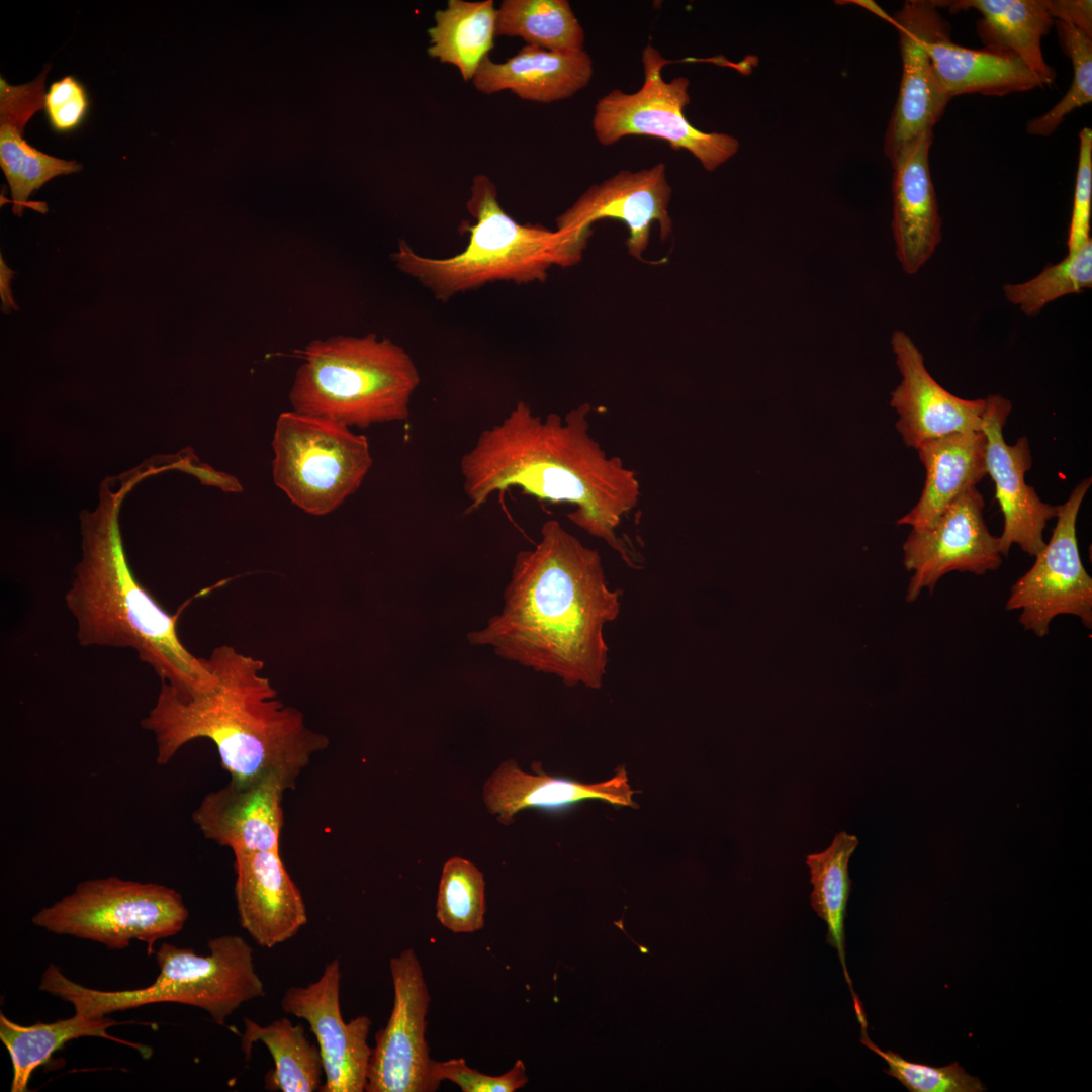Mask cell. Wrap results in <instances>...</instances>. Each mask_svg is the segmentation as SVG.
I'll use <instances>...</instances> for the list:
<instances>
[{"label": "cell", "mask_w": 1092, "mask_h": 1092, "mask_svg": "<svg viewBox=\"0 0 1092 1092\" xmlns=\"http://www.w3.org/2000/svg\"><path fill=\"white\" fill-rule=\"evenodd\" d=\"M171 469L189 473L198 478L202 484L218 487L225 492H241L243 490L241 483L235 476L217 471L208 464L201 463L191 449L181 451L174 456Z\"/></svg>", "instance_id": "40"}, {"label": "cell", "mask_w": 1092, "mask_h": 1092, "mask_svg": "<svg viewBox=\"0 0 1092 1092\" xmlns=\"http://www.w3.org/2000/svg\"><path fill=\"white\" fill-rule=\"evenodd\" d=\"M1091 483V477L1083 479L1060 505L1050 541L1011 586L1006 609L1020 610L1019 623L1037 637L1048 635L1059 615H1074L1092 627V578L1083 566L1076 536L1078 513Z\"/></svg>", "instance_id": "11"}, {"label": "cell", "mask_w": 1092, "mask_h": 1092, "mask_svg": "<svg viewBox=\"0 0 1092 1092\" xmlns=\"http://www.w3.org/2000/svg\"><path fill=\"white\" fill-rule=\"evenodd\" d=\"M671 193L663 163L639 171L622 170L583 192L556 218L557 230L592 234V224L597 220H621L629 231L626 241L629 254L641 259L653 222L659 225L661 240L672 233L668 212Z\"/></svg>", "instance_id": "16"}, {"label": "cell", "mask_w": 1092, "mask_h": 1092, "mask_svg": "<svg viewBox=\"0 0 1092 1092\" xmlns=\"http://www.w3.org/2000/svg\"><path fill=\"white\" fill-rule=\"evenodd\" d=\"M495 22L492 0H449L446 9L435 13V25L428 29V54L455 66L464 80H472L493 48Z\"/></svg>", "instance_id": "30"}, {"label": "cell", "mask_w": 1092, "mask_h": 1092, "mask_svg": "<svg viewBox=\"0 0 1092 1092\" xmlns=\"http://www.w3.org/2000/svg\"><path fill=\"white\" fill-rule=\"evenodd\" d=\"M188 915L176 890L111 876L81 882L31 921L50 932L95 941L111 950L140 940L151 954L157 940L183 929Z\"/></svg>", "instance_id": "8"}, {"label": "cell", "mask_w": 1092, "mask_h": 1092, "mask_svg": "<svg viewBox=\"0 0 1092 1092\" xmlns=\"http://www.w3.org/2000/svg\"><path fill=\"white\" fill-rule=\"evenodd\" d=\"M340 982V962L334 959L315 982L288 988L281 1007L285 1013L304 1019L316 1037L325 1072L320 1091L363 1092L372 1052L367 1043L372 1022L366 1015L343 1020Z\"/></svg>", "instance_id": "14"}, {"label": "cell", "mask_w": 1092, "mask_h": 1092, "mask_svg": "<svg viewBox=\"0 0 1092 1092\" xmlns=\"http://www.w3.org/2000/svg\"><path fill=\"white\" fill-rule=\"evenodd\" d=\"M241 1049L246 1059L252 1054L256 1042H262L270 1052L274 1069L265 1077V1088L282 1092L320 1091L324 1064L318 1046L307 1039L303 1027L282 1017L267 1025L244 1019Z\"/></svg>", "instance_id": "29"}, {"label": "cell", "mask_w": 1092, "mask_h": 1092, "mask_svg": "<svg viewBox=\"0 0 1092 1092\" xmlns=\"http://www.w3.org/2000/svg\"><path fill=\"white\" fill-rule=\"evenodd\" d=\"M207 663L215 676L211 690L182 697L162 682L155 705L141 720L155 737L156 762L165 765L188 742L206 738L215 744L232 781L275 777L286 790L295 788L329 738L277 698L261 673L262 660L222 645L212 650Z\"/></svg>", "instance_id": "3"}, {"label": "cell", "mask_w": 1092, "mask_h": 1092, "mask_svg": "<svg viewBox=\"0 0 1092 1092\" xmlns=\"http://www.w3.org/2000/svg\"><path fill=\"white\" fill-rule=\"evenodd\" d=\"M436 915L454 933H472L484 926L485 882L469 860L452 857L443 867Z\"/></svg>", "instance_id": "34"}, {"label": "cell", "mask_w": 1092, "mask_h": 1092, "mask_svg": "<svg viewBox=\"0 0 1092 1092\" xmlns=\"http://www.w3.org/2000/svg\"><path fill=\"white\" fill-rule=\"evenodd\" d=\"M925 50L951 99L962 94L1001 96L1041 87L1034 74L1017 57L954 43L948 23L932 0L926 20Z\"/></svg>", "instance_id": "23"}, {"label": "cell", "mask_w": 1092, "mask_h": 1092, "mask_svg": "<svg viewBox=\"0 0 1092 1092\" xmlns=\"http://www.w3.org/2000/svg\"><path fill=\"white\" fill-rule=\"evenodd\" d=\"M50 65L31 82L10 85L0 78V166L10 187L13 212L21 216L30 195L51 179L79 172L74 160L50 156L24 139L29 119L43 109L44 84Z\"/></svg>", "instance_id": "22"}, {"label": "cell", "mask_w": 1092, "mask_h": 1092, "mask_svg": "<svg viewBox=\"0 0 1092 1092\" xmlns=\"http://www.w3.org/2000/svg\"><path fill=\"white\" fill-rule=\"evenodd\" d=\"M394 999L386 1026L375 1034L367 1072V1092H434L433 1060L426 1040L430 994L413 949L389 962Z\"/></svg>", "instance_id": "12"}, {"label": "cell", "mask_w": 1092, "mask_h": 1092, "mask_svg": "<svg viewBox=\"0 0 1092 1092\" xmlns=\"http://www.w3.org/2000/svg\"><path fill=\"white\" fill-rule=\"evenodd\" d=\"M146 475L133 473L117 492L103 483L99 507L83 512L82 559L65 601L80 645L131 648L162 682L189 697L211 690L215 676L207 659L197 658L180 641L178 616L166 612L136 580L122 544L121 500Z\"/></svg>", "instance_id": "4"}, {"label": "cell", "mask_w": 1092, "mask_h": 1092, "mask_svg": "<svg viewBox=\"0 0 1092 1092\" xmlns=\"http://www.w3.org/2000/svg\"><path fill=\"white\" fill-rule=\"evenodd\" d=\"M289 392L293 411L347 427L404 421L421 377L388 338L333 336L310 342Z\"/></svg>", "instance_id": "6"}, {"label": "cell", "mask_w": 1092, "mask_h": 1092, "mask_svg": "<svg viewBox=\"0 0 1092 1092\" xmlns=\"http://www.w3.org/2000/svg\"><path fill=\"white\" fill-rule=\"evenodd\" d=\"M272 448L276 486L314 516L333 512L355 493L373 464L364 435L295 411L279 415Z\"/></svg>", "instance_id": "9"}, {"label": "cell", "mask_w": 1092, "mask_h": 1092, "mask_svg": "<svg viewBox=\"0 0 1092 1092\" xmlns=\"http://www.w3.org/2000/svg\"><path fill=\"white\" fill-rule=\"evenodd\" d=\"M234 855L235 898L241 927L266 948L296 935L307 922L306 907L279 850Z\"/></svg>", "instance_id": "20"}, {"label": "cell", "mask_w": 1092, "mask_h": 1092, "mask_svg": "<svg viewBox=\"0 0 1092 1092\" xmlns=\"http://www.w3.org/2000/svg\"><path fill=\"white\" fill-rule=\"evenodd\" d=\"M432 1075L439 1083L449 1080L457 1084L463 1092H514L528 1082L522 1060H517L513 1068L500 1076L471 1069L462 1058L445 1062L433 1060Z\"/></svg>", "instance_id": "38"}, {"label": "cell", "mask_w": 1092, "mask_h": 1092, "mask_svg": "<svg viewBox=\"0 0 1092 1092\" xmlns=\"http://www.w3.org/2000/svg\"><path fill=\"white\" fill-rule=\"evenodd\" d=\"M1092 287V240L1068 253L1059 263L1046 266L1035 277L1003 286L1006 299L1029 316H1036L1050 302Z\"/></svg>", "instance_id": "33"}, {"label": "cell", "mask_w": 1092, "mask_h": 1092, "mask_svg": "<svg viewBox=\"0 0 1092 1092\" xmlns=\"http://www.w3.org/2000/svg\"><path fill=\"white\" fill-rule=\"evenodd\" d=\"M868 1026H860V1041L868 1049L884 1059L889 1068L884 1072L897 1079L910 1092H983L985 1085L978 1077L967 1073L953 1062L942 1067H931L914 1063L899 1054L883 1051L869 1037Z\"/></svg>", "instance_id": "36"}, {"label": "cell", "mask_w": 1092, "mask_h": 1092, "mask_svg": "<svg viewBox=\"0 0 1092 1092\" xmlns=\"http://www.w3.org/2000/svg\"><path fill=\"white\" fill-rule=\"evenodd\" d=\"M1079 159L1074 201L1069 226L1068 253L1078 251L1090 237L1092 205V130L1084 127L1079 133Z\"/></svg>", "instance_id": "39"}, {"label": "cell", "mask_w": 1092, "mask_h": 1092, "mask_svg": "<svg viewBox=\"0 0 1092 1092\" xmlns=\"http://www.w3.org/2000/svg\"><path fill=\"white\" fill-rule=\"evenodd\" d=\"M644 82L633 93L613 89L595 105L592 126L598 142L611 146L627 135L663 140L673 150L690 152L709 172L732 158L739 149L734 136L705 132L689 122L690 81L678 76L665 81L661 70L666 60L650 43L642 51Z\"/></svg>", "instance_id": "10"}, {"label": "cell", "mask_w": 1092, "mask_h": 1092, "mask_svg": "<svg viewBox=\"0 0 1092 1092\" xmlns=\"http://www.w3.org/2000/svg\"><path fill=\"white\" fill-rule=\"evenodd\" d=\"M951 13L976 10L977 32L985 48L1020 59L1041 87L1052 86L1056 71L1045 62L1041 39L1055 24L1049 0H932Z\"/></svg>", "instance_id": "27"}, {"label": "cell", "mask_w": 1092, "mask_h": 1092, "mask_svg": "<svg viewBox=\"0 0 1092 1092\" xmlns=\"http://www.w3.org/2000/svg\"><path fill=\"white\" fill-rule=\"evenodd\" d=\"M933 131L923 134L891 165L892 233L896 257L908 275L916 274L939 245L942 221L931 179Z\"/></svg>", "instance_id": "21"}, {"label": "cell", "mask_w": 1092, "mask_h": 1092, "mask_svg": "<svg viewBox=\"0 0 1092 1092\" xmlns=\"http://www.w3.org/2000/svg\"><path fill=\"white\" fill-rule=\"evenodd\" d=\"M930 0H909L892 19L899 33L902 78L884 140L890 163L923 134L932 132L950 101L925 50Z\"/></svg>", "instance_id": "17"}, {"label": "cell", "mask_w": 1092, "mask_h": 1092, "mask_svg": "<svg viewBox=\"0 0 1092 1092\" xmlns=\"http://www.w3.org/2000/svg\"><path fill=\"white\" fill-rule=\"evenodd\" d=\"M90 100L85 86L67 75L52 83L44 94L43 110L53 131L69 133L85 121Z\"/></svg>", "instance_id": "37"}, {"label": "cell", "mask_w": 1092, "mask_h": 1092, "mask_svg": "<svg viewBox=\"0 0 1092 1092\" xmlns=\"http://www.w3.org/2000/svg\"><path fill=\"white\" fill-rule=\"evenodd\" d=\"M466 206L475 221L466 228L469 241L459 254L424 257L400 240L392 255L399 270L442 301L489 282L544 281L552 266L580 262L592 236L516 221L498 203L493 182L482 174L474 177Z\"/></svg>", "instance_id": "5"}, {"label": "cell", "mask_w": 1092, "mask_h": 1092, "mask_svg": "<svg viewBox=\"0 0 1092 1092\" xmlns=\"http://www.w3.org/2000/svg\"><path fill=\"white\" fill-rule=\"evenodd\" d=\"M982 431L986 435V466L995 483V497L1004 518L1000 553L1008 556L1013 544L1029 555H1037L1045 546L1043 530L1048 521L1057 518L1060 505L1044 503L1025 482L1032 456L1027 437L1015 444L1005 442L1003 428L1011 412L1009 399L1000 394L986 398Z\"/></svg>", "instance_id": "15"}, {"label": "cell", "mask_w": 1092, "mask_h": 1092, "mask_svg": "<svg viewBox=\"0 0 1092 1092\" xmlns=\"http://www.w3.org/2000/svg\"><path fill=\"white\" fill-rule=\"evenodd\" d=\"M0 272L2 310L4 312H9L17 308L10 289V283L14 272L7 267L2 257L0 258Z\"/></svg>", "instance_id": "42"}, {"label": "cell", "mask_w": 1092, "mask_h": 1092, "mask_svg": "<svg viewBox=\"0 0 1092 1092\" xmlns=\"http://www.w3.org/2000/svg\"><path fill=\"white\" fill-rule=\"evenodd\" d=\"M1060 46L1073 65V79L1065 96L1049 111L1030 119L1026 130L1029 134H1052L1072 111L1092 101V36L1074 25L1055 21Z\"/></svg>", "instance_id": "35"}, {"label": "cell", "mask_w": 1092, "mask_h": 1092, "mask_svg": "<svg viewBox=\"0 0 1092 1092\" xmlns=\"http://www.w3.org/2000/svg\"><path fill=\"white\" fill-rule=\"evenodd\" d=\"M593 73L592 57L584 50L554 52L526 44L503 63L485 57L472 80L484 94L510 90L523 100L550 103L586 87Z\"/></svg>", "instance_id": "24"}, {"label": "cell", "mask_w": 1092, "mask_h": 1092, "mask_svg": "<svg viewBox=\"0 0 1092 1092\" xmlns=\"http://www.w3.org/2000/svg\"><path fill=\"white\" fill-rule=\"evenodd\" d=\"M495 36L521 37L554 52L584 50L585 33L566 0H504L496 10Z\"/></svg>", "instance_id": "32"}, {"label": "cell", "mask_w": 1092, "mask_h": 1092, "mask_svg": "<svg viewBox=\"0 0 1092 1092\" xmlns=\"http://www.w3.org/2000/svg\"><path fill=\"white\" fill-rule=\"evenodd\" d=\"M987 439L983 431L953 433L928 440L916 450L926 471L915 507L897 520L912 529L929 527L962 493L986 475Z\"/></svg>", "instance_id": "26"}, {"label": "cell", "mask_w": 1092, "mask_h": 1092, "mask_svg": "<svg viewBox=\"0 0 1092 1092\" xmlns=\"http://www.w3.org/2000/svg\"><path fill=\"white\" fill-rule=\"evenodd\" d=\"M590 410L582 403L565 417L541 418L518 401L502 422L483 430L460 459L468 512L512 487L540 500L573 505L569 521L634 567L617 528L639 503V480L590 435Z\"/></svg>", "instance_id": "2"}, {"label": "cell", "mask_w": 1092, "mask_h": 1092, "mask_svg": "<svg viewBox=\"0 0 1092 1092\" xmlns=\"http://www.w3.org/2000/svg\"><path fill=\"white\" fill-rule=\"evenodd\" d=\"M620 607L599 552L548 520L538 543L517 554L502 611L467 640L568 687L600 689L609 651L604 628Z\"/></svg>", "instance_id": "1"}, {"label": "cell", "mask_w": 1092, "mask_h": 1092, "mask_svg": "<svg viewBox=\"0 0 1092 1092\" xmlns=\"http://www.w3.org/2000/svg\"><path fill=\"white\" fill-rule=\"evenodd\" d=\"M285 791L275 777L248 783L230 780L205 795L192 820L206 839L234 854L279 850Z\"/></svg>", "instance_id": "19"}, {"label": "cell", "mask_w": 1092, "mask_h": 1092, "mask_svg": "<svg viewBox=\"0 0 1092 1092\" xmlns=\"http://www.w3.org/2000/svg\"><path fill=\"white\" fill-rule=\"evenodd\" d=\"M891 347L902 376L890 404L899 415L896 428L908 447L953 433L982 431L986 399H964L945 390L928 372L911 337L895 330Z\"/></svg>", "instance_id": "18"}, {"label": "cell", "mask_w": 1092, "mask_h": 1092, "mask_svg": "<svg viewBox=\"0 0 1092 1092\" xmlns=\"http://www.w3.org/2000/svg\"><path fill=\"white\" fill-rule=\"evenodd\" d=\"M985 502L976 487L958 496L924 529H912L903 544L904 565L913 575L906 600L915 601L923 588L933 593L950 571L982 575L1002 563L999 537L985 523Z\"/></svg>", "instance_id": "13"}, {"label": "cell", "mask_w": 1092, "mask_h": 1092, "mask_svg": "<svg viewBox=\"0 0 1092 1092\" xmlns=\"http://www.w3.org/2000/svg\"><path fill=\"white\" fill-rule=\"evenodd\" d=\"M119 1022L107 1017H89L75 1012L74 1016L54 1022L21 1025L0 1014V1038L8 1050L12 1065V1092H24L33 1071L44 1064L70 1040L85 1036H97L126 1044L150 1057L149 1048L122 1040L107 1033V1029Z\"/></svg>", "instance_id": "28"}, {"label": "cell", "mask_w": 1092, "mask_h": 1092, "mask_svg": "<svg viewBox=\"0 0 1092 1092\" xmlns=\"http://www.w3.org/2000/svg\"><path fill=\"white\" fill-rule=\"evenodd\" d=\"M208 956L169 943L160 945L156 961L160 972L147 987L101 991L83 986L50 965L39 989L72 1004L75 1012L103 1017L154 1003H179L206 1011L218 1025L244 1003L265 996L255 971L252 946L241 936L220 935L207 943Z\"/></svg>", "instance_id": "7"}, {"label": "cell", "mask_w": 1092, "mask_h": 1092, "mask_svg": "<svg viewBox=\"0 0 1092 1092\" xmlns=\"http://www.w3.org/2000/svg\"><path fill=\"white\" fill-rule=\"evenodd\" d=\"M858 840L845 831L837 833L831 844L823 851L807 855L813 890L811 906L827 925L826 941L837 950L844 978L850 990L855 1013L863 1010L855 994L845 962L844 921L847 901L851 891L848 862Z\"/></svg>", "instance_id": "31"}, {"label": "cell", "mask_w": 1092, "mask_h": 1092, "mask_svg": "<svg viewBox=\"0 0 1092 1092\" xmlns=\"http://www.w3.org/2000/svg\"><path fill=\"white\" fill-rule=\"evenodd\" d=\"M537 775L524 772L514 760L503 762L483 787V800L490 813L509 824L516 813L527 808L563 810L587 799H601L619 806L637 807L626 770L621 768L610 780L583 784L551 777L541 769Z\"/></svg>", "instance_id": "25"}, {"label": "cell", "mask_w": 1092, "mask_h": 1092, "mask_svg": "<svg viewBox=\"0 0 1092 1092\" xmlns=\"http://www.w3.org/2000/svg\"><path fill=\"white\" fill-rule=\"evenodd\" d=\"M1055 21L1070 23L1092 36V2L1090 0H1049Z\"/></svg>", "instance_id": "41"}]
</instances>
